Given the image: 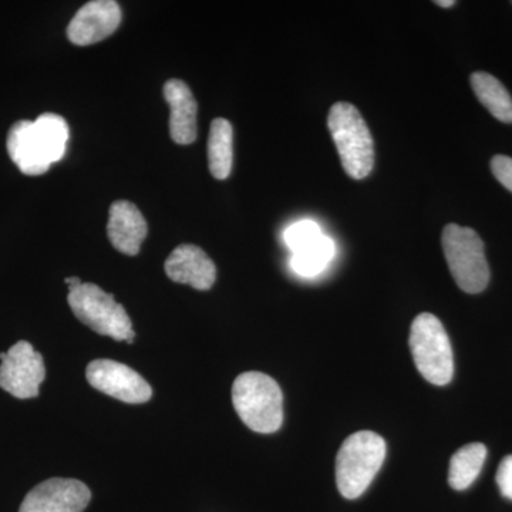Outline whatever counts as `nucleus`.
I'll return each instance as SVG.
<instances>
[{
  "instance_id": "b1692460",
  "label": "nucleus",
  "mask_w": 512,
  "mask_h": 512,
  "mask_svg": "<svg viewBox=\"0 0 512 512\" xmlns=\"http://www.w3.org/2000/svg\"><path fill=\"white\" fill-rule=\"evenodd\" d=\"M436 3L437 6H441V8H451V6L456 5V2L454 0H437Z\"/></svg>"
},
{
  "instance_id": "f8f14e48",
  "label": "nucleus",
  "mask_w": 512,
  "mask_h": 512,
  "mask_svg": "<svg viewBox=\"0 0 512 512\" xmlns=\"http://www.w3.org/2000/svg\"><path fill=\"white\" fill-rule=\"evenodd\" d=\"M165 274L177 284L190 285L197 291H208L217 279V268L210 256L195 245H180L165 261Z\"/></svg>"
},
{
  "instance_id": "20e7f679",
  "label": "nucleus",
  "mask_w": 512,
  "mask_h": 512,
  "mask_svg": "<svg viewBox=\"0 0 512 512\" xmlns=\"http://www.w3.org/2000/svg\"><path fill=\"white\" fill-rule=\"evenodd\" d=\"M409 345L417 370L427 382L446 386L453 380V348L439 318L431 313H420L413 320Z\"/></svg>"
},
{
  "instance_id": "aec40b11",
  "label": "nucleus",
  "mask_w": 512,
  "mask_h": 512,
  "mask_svg": "<svg viewBox=\"0 0 512 512\" xmlns=\"http://www.w3.org/2000/svg\"><path fill=\"white\" fill-rule=\"evenodd\" d=\"M322 228L316 222L305 220L295 222L291 227L285 229V244L291 249L292 254L305 251L306 248L312 247L323 237Z\"/></svg>"
},
{
  "instance_id": "4468645a",
  "label": "nucleus",
  "mask_w": 512,
  "mask_h": 512,
  "mask_svg": "<svg viewBox=\"0 0 512 512\" xmlns=\"http://www.w3.org/2000/svg\"><path fill=\"white\" fill-rule=\"evenodd\" d=\"M164 97L170 106V134L174 143L188 146L197 140V101L183 80H168Z\"/></svg>"
},
{
  "instance_id": "9d476101",
  "label": "nucleus",
  "mask_w": 512,
  "mask_h": 512,
  "mask_svg": "<svg viewBox=\"0 0 512 512\" xmlns=\"http://www.w3.org/2000/svg\"><path fill=\"white\" fill-rule=\"evenodd\" d=\"M121 23V9L114 0H94L86 3L74 15L67 37L77 46H89L113 35Z\"/></svg>"
},
{
  "instance_id": "a211bd4d",
  "label": "nucleus",
  "mask_w": 512,
  "mask_h": 512,
  "mask_svg": "<svg viewBox=\"0 0 512 512\" xmlns=\"http://www.w3.org/2000/svg\"><path fill=\"white\" fill-rule=\"evenodd\" d=\"M336 247L332 238L323 235L312 247L293 254L291 266L296 275L302 278H315L325 271L326 266L335 258Z\"/></svg>"
},
{
  "instance_id": "2eb2a0df",
  "label": "nucleus",
  "mask_w": 512,
  "mask_h": 512,
  "mask_svg": "<svg viewBox=\"0 0 512 512\" xmlns=\"http://www.w3.org/2000/svg\"><path fill=\"white\" fill-rule=\"evenodd\" d=\"M234 130L225 119L212 121L210 138H208V163L212 177L227 180L234 161Z\"/></svg>"
},
{
  "instance_id": "39448f33",
  "label": "nucleus",
  "mask_w": 512,
  "mask_h": 512,
  "mask_svg": "<svg viewBox=\"0 0 512 512\" xmlns=\"http://www.w3.org/2000/svg\"><path fill=\"white\" fill-rule=\"evenodd\" d=\"M441 244L456 284L467 293L483 292L490 282V266L480 235L474 229L448 224Z\"/></svg>"
},
{
  "instance_id": "f257e3e1",
  "label": "nucleus",
  "mask_w": 512,
  "mask_h": 512,
  "mask_svg": "<svg viewBox=\"0 0 512 512\" xmlns=\"http://www.w3.org/2000/svg\"><path fill=\"white\" fill-rule=\"evenodd\" d=\"M232 403L245 426L256 433H275L284 423V394L265 373L239 375L232 386Z\"/></svg>"
},
{
  "instance_id": "6ab92c4d",
  "label": "nucleus",
  "mask_w": 512,
  "mask_h": 512,
  "mask_svg": "<svg viewBox=\"0 0 512 512\" xmlns=\"http://www.w3.org/2000/svg\"><path fill=\"white\" fill-rule=\"evenodd\" d=\"M35 124L50 148L53 161L57 163L62 160L69 141V126L66 120L59 114L45 113L37 117Z\"/></svg>"
},
{
  "instance_id": "7ed1b4c3",
  "label": "nucleus",
  "mask_w": 512,
  "mask_h": 512,
  "mask_svg": "<svg viewBox=\"0 0 512 512\" xmlns=\"http://www.w3.org/2000/svg\"><path fill=\"white\" fill-rule=\"evenodd\" d=\"M328 127L349 177L363 180L372 173L375 144L359 110L349 103L333 104L329 111Z\"/></svg>"
},
{
  "instance_id": "412c9836",
  "label": "nucleus",
  "mask_w": 512,
  "mask_h": 512,
  "mask_svg": "<svg viewBox=\"0 0 512 512\" xmlns=\"http://www.w3.org/2000/svg\"><path fill=\"white\" fill-rule=\"evenodd\" d=\"M491 171L501 184L512 192V158L507 156H495L491 160Z\"/></svg>"
},
{
  "instance_id": "9b49d317",
  "label": "nucleus",
  "mask_w": 512,
  "mask_h": 512,
  "mask_svg": "<svg viewBox=\"0 0 512 512\" xmlns=\"http://www.w3.org/2000/svg\"><path fill=\"white\" fill-rule=\"evenodd\" d=\"M6 147L13 163L30 177L45 174L53 164L52 154L35 121L20 120L13 124Z\"/></svg>"
},
{
  "instance_id": "4be33fe9",
  "label": "nucleus",
  "mask_w": 512,
  "mask_h": 512,
  "mask_svg": "<svg viewBox=\"0 0 512 512\" xmlns=\"http://www.w3.org/2000/svg\"><path fill=\"white\" fill-rule=\"evenodd\" d=\"M497 484L501 494L512 501V456H507L501 461L497 471Z\"/></svg>"
},
{
  "instance_id": "f03ea898",
  "label": "nucleus",
  "mask_w": 512,
  "mask_h": 512,
  "mask_svg": "<svg viewBox=\"0 0 512 512\" xmlns=\"http://www.w3.org/2000/svg\"><path fill=\"white\" fill-rule=\"evenodd\" d=\"M386 458V441L373 431H357L340 447L336 458V484L348 500L365 494Z\"/></svg>"
},
{
  "instance_id": "6e6552de",
  "label": "nucleus",
  "mask_w": 512,
  "mask_h": 512,
  "mask_svg": "<svg viewBox=\"0 0 512 512\" xmlns=\"http://www.w3.org/2000/svg\"><path fill=\"white\" fill-rule=\"evenodd\" d=\"M90 386L128 404L147 403L153 396L150 384L136 370L110 359L93 360L87 366Z\"/></svg>"
},
{
  "instance_id": "423d86ee",
  "label": "nucleus",
  "mask_w": 512,
  "mask_h": 512,
  "mask_svg": "<svg viewBox=\"0 0 512 512\" xmlns=\"http://www.w3.org/2000/svg\"><path fill=\"white\" fill-rule=\"evenodd\" d=\"M67 301L74 316L94 332L128 345L134 342L136 332L126 309L99 286L82 284L70 289Z\"/></svg>"
},
{
  "instance_id": "5701e85b",
  "label": "nucleus",
  "mask_w": 512,
  "mask_h": 512,
  "mask_svg": "<svg viewBox=\"0 0 512 512\" xmlns=\"http://www.w3.org/2000/svg\"><path fill=\"white\" fill-rule=\"evenodd\" d=\"M82 284L83 282L80 281V278H76V276H73V278L66 279V285H69L70 289L77 288V286H80Z\"/></svg>"
},
{
  "instance_id": "1a4fd4ad",
  "label": "nucleus",
  "mask_w": 512,
  "mask_h": 512,
  "mask_svg": "<svg viewBox=\"0 0 512 512\" xmlns=\"http://www.w3.org/2000/svg\"><path fill=\"white\" fill-rule=\"evenodd\" d=\"M92 500L89 487L72 478H50L36 485L19 512H83Z\"/></svg>"
},
{
  "instance_id": "f3484780",
  "label": "nucleus",
  "mask_w": 512,
  "mask_h": 512,
  "mask_svg": "<svg viewBox=\"0 0 512 512\" xmlns=\"http://www.w3.org/2000/svg\"><path fill=\"white\" fill-rule=\"evenodd\" d=\"M471 87L476 93L478 101L490 111L495 119L503 123H512L511 94L505 89L500 80L493 74L476 72L471 74Z\"/></svg>"
},
{
  "instance_id": "dca6fc26",
  "label": "nucleus",
  "mask_w": 512,
  "mask_h": 512,
  "mask_svg": "<svg viewBox=\"0 0 512 512\" xmlns=\"http://www.w3.org/2000/svg\"><path fill=\"white\" fill-rule=\"evenodd\" d=\"M487 447L481 443H471L456 451L450 461L448 484L453 490L464 491L473 485L480 476L487 458Z\"/></svg>"
},
{
  "instance_id": "0eeeda50",
  "label": "nucleus",
  "mask_w": 512,
  "mask_h": 512,
  "mask_svg": "<svg viewBox=\"0 0 512 512\" xmlns=\"http://www.w3.org/2000/svg\"><path fill=\"white\" fill-rule=\"evenodd\" d=\"M46 377L45 362L40 353L25 340L5 353L0 365V387L18 399L39 396V387Z\"/></svg>"
},
{
  "instance_id": "ddd939ff",
  "label": "nucleus",
  "mask_w": 512,
  "mask_h": 512,
  "mask_svg": "<svg viewBox=\"0 0 512 512\" xmlns=\"http://www.w3.org/2000/svg\"><path fill=\"white\" fill-rule=\"evenodd\" d=\"M147 221L136 205L128 201H116L110 207L107 235L111 245L121 254L136 256L147 238Z\"/></svg>"
}]
</instances>
